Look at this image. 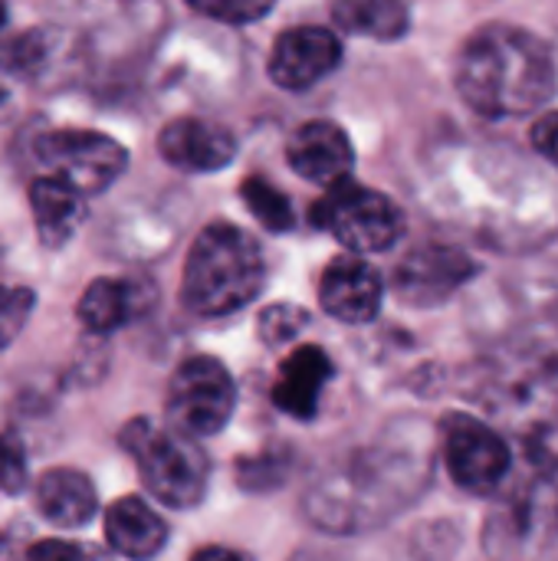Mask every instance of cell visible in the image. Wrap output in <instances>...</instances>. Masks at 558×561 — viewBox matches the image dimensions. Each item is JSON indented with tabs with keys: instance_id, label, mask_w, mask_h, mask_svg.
Returning <instances> with one entry per match:
<instances>
[{
	"instance_id": "obj_1",
	"label": "cell",
	"mask_w": 558,
	"mask_h": 561,
	"mask_svg": "<svg viewBox=\"0 0 558 561\" xmlns=\"http://www.w3.org/2000/svg\"><path fill=\"white\" fill-rule=\"evenodd\" d=\"M454 82L470 112L490 122H510L536 115L556 99L558 66L553 49L533 30L487 23L464 39Z\"/></svg>"
},
{
	"instance_id": "obj_2",
	"label": "cell",
	"mask_w": 558,
	"mask_h": 561,
	"mask_svg": "<svg viewBox=\"0 0 558 561\" xmlns=\"http://www.w3.org/2000/svg\"><path fill=\"white\" fill-rule=\"evenodd\" d=\"M266 286V260L260 243L237 224H207L184 260L181 302L194 316H234Z\"/></svg>"
},
{
	"instance_id": "obj_3",
	"label": "cell",
	"mask_w": 558,
	"mask_h": 561,
	"mask_svg": "<svg viewBox=\"0 0 558 561\" xmlns=\"http://www.w3.org/2000/svg\"><path fill=\"white\" fill-rule=\"evenodd\" d=\"M428 457L418 450H368L349 467V473L342 470V477L332 480L339 486H316L309 503L342 496L316 513V523L326 529L378 526L382 519L401 513V506L428 486Z\"/></svg>"
},
{
	"instance_id": "obj_4",
	"label": "cell",
	"mask_w": 558,
	"mask_h": 561,
	"mask_svg": "<svg viewBox=\"0 0 558 561\" xmlns=\"http://www.w3.org/2000/svg\"><path fill=\"white\" fill-rule=\"evenodd\" d=\"M483 408L523 440H539L558 424V355L516 345L493 355L480 375Z\"/></svg>"
},
{
	"instance_id": "obj_5",
	"label": "cell",
	"mask_w": 558,
	"mask_h": 561,
	"mask_svg": "<svg viewBox=\"0 0 558 561\" xmlns=\"http://www.w3.org/2000/svg\"><path fill=\"white\" fill-rule=\"evenodd\" d=\"M118 444L135 460L145 490L171 506V510H194L201 506L210 480V463L201 444L171 424H158L151 417H135L122 427Z\"/></svg>"
},
{
	"instance_id": "obj_6",
	"label": "cell",
	"mask_w": 558,
	"mask_h": 561,
	"mask_svg": "<svg viewBox=\"0 0 558 561\" xmlns=\"http://www.w3.org/2000/svg\"><path fill=\"white\" fill-rule=\"evenodd\" d=\"M533 450V477L513 483L483 526V549L500 559L539 556L558 542V483L553 470L539 463L533 440H523Z\"/></svg>"
},
{
	"instance_id": "obj_7",
	"label": "cell",
	"mask_w": 558,
	"mask_h": 561,
	"mask_svg": "<svg viewBox=\"0 0 558 561\" xmlns=\"http://www.w3.org/2000/svg\"><path fill=\"white\" fill-rule=\"evenodd\" d=\"M309 217L352 253H385L405 237V210L388 194L365 187L349 174L326 184V194L312 204Z\"/></svg>"
},
{
	"instance_id": "obj_8",
	"label": "cell",
	"mask_w": 558,
	"mask_h": 561,
	"mask_svg": "<svg viewBox=\"0 0 558 561\" xmlns=\"http://www.w3.org/2000/svg\"><path fill=\"white\" fill-rule=\"evenodd\" d=\"M441 450L451 480L470 496H493L513 477V447L487 421L451 411L441 421Z\"/></svg>"
},
{
	"instance_id": "obj_9",
	"label": "cell",
	"mask_w": 558,
	"mask_h": 561,
	"mask_svg": "<svg viewBox=\"0 0 558 561\" xmlns=\"http://www.w3.org/2000/svg\"><path fill=\"white\" fill-rule=\"evenodd\" d=\"M237 408V385L224 362L210 355H194L178 365L168 385V424L194 440L217 437Z\"/></svg>"
},
{
	"instance_id": "obj_10",
	"label": "cell",
	"mask_w": 558,
	"mask_h": 561,
	"mask_svg": "<svg viewBox=\"0 0 558 561\" xmlns=\"http://www.w3.org/2000/svg\"><path fill=\"white\" fill-rule=\"evenodd\" d=\"M36 158L66 178L86 197L115 184L128 168V151L105 131L92 128H56L36 141Z\"/></svg>"
},
{
	"instance_id": "obj_11",
	"label": "cell",
	"mask_w": 558,
	"mask_h": 561,
	"mask_svg": "<svg viewBox=\"0 0 558 561\" xmlns=\"http://www.w3.org/2000/svg\"><path fill=\"white\" fill-rule=\"evenodd\" d=\"M480 273L477 260L451 243H421L408 250L395 270V293L401 302L428 309L447 302L457 289H464Z\"/></svg>"
},
{
	"instance_id": "obj_12",
	"label": "cell",
	"mask_w": 558,
	"mask_h": 561,
	"mask_svg": "<svg viewBox=\"0 0 558 561\" xmlns=\"http://www.w3.org/2000/svg\"><path fill=\"white\" fill-rule=\"evenodd\" d=\"M342 39L326 26H293L270 53V79L286 92H306L342 66Z\"/></svg>"
},
{
	"instance_id": "obj_13",
	"label": "cell",
	"mask_w": 558,
	"mask_h": 561,
	"mask_svg": "<svg viewBox=\"0 0 558 561\" xmlns=\"http://www.w3.org/2000/svg\"><path fill=\"white\" fill-rule=\"evenodd\" d=\"M237 135L210 118L181 115L158 131V154L187 174L224 171L237 158Z\"/></svg>"
},
{
	"instance_id": "obj_14",
	"label": "cell",
	"mask_w": 558,
	"mask_h": 561,
	"mask_svg": "<svg viewBox=\"0 0 558 561\" xmlns=\"http://www.w3.org/2000/svg\"><path fill=\"white\" fill-rule=\"evenodd\" d=\"M319 302L332 319L365 325L382 312L385 279L362 256H335L319 279Z\"/></svg>"
},
{
	"instance_id": "obj_15",
	"label": "cell",
	"mask_w": 558,
	"mask_h": 561,
	"mask_svg": "<svg viewBox=\"0 0 558 561\" xmlns=\"http://www.w3.org/2000/svg\"><path fill=\"white\" fill-rule=\"evenodd\" d=\"M286 161L303 181L326 187V184H332L352 171L355 148H352V138L345 135L342 125H335L329 118H312V122H303L289 135Z\"/></svg>"
},
{
	"instance_id": "obj_16",
	"label": "cell",
	"mask_w": 558,
	"mask_h": 561,
	"mask_svg": "<svg viewBox=\"0 0 558 561\" xmlns=\"http://www.w3.org/2000/svg\"><path fill=\"white\" fill-rule=\"evenodd\" d=\"M332 358L326 355V348L319 345H299L293 348L283 365H280V378L273 385V404L296 417V421H312L319 411V398L326 391V385L332 381Z\"/></svg>"
},
{
	"instance_id": "obj_17",
	"label": "cell",
	"mask_w": 558,
	"mask_h": 561,
	"mask_svg": "<svg viewBox=\"0 0 558 561\" xmlns=\"http://www.w3.org/2000/svg\"><path fill=\"white\" fill-rule=\"evenodd\" d=\"M33 500L39 516L56 529H82L99 513V493L82 470L53 467L33 483Z\"/></svg>"
},
{
	"instance_id": "obj_18",
	"label": "cell",
	"mask_w": 558,
	"mask_h": 561,
	"mask_svg": "<svg viewBox=\"0 0 558 561\" xmlns=\"http://www.w3.org/2000/svg\"><path fill=\"white\" fill-rule=\"evenodd\" d=\"M30 210L36 233L46 250H59L86 220V194L59 174H43L30 181Z\"/></svg>"
},
{
	"instance_id": "obj_19",
	"label": "cell",
	"mask_w": 558,
	"mask_h": 561,
	"mask_svg": "<svg viewBox=\"0 0 558 561\" xmlns=\"http://www.w3.org/2000/svg\"><path fill=\"white\" fill-rule=\"evenodd\" d=\"M105 542L125 559H155L168 546V523L138 496H122L105 510Z\"/></svg>"
},
{
	"instance_id": "obj_20",
	"label": "cell",
	"mask_w": 558,
	"mask_h": 561,
	"mask_svg": "<svg viewBox=\"0 0 558 561\" xmlns=\"http://www.w3.org/2000/svg\"><path fill=\"white\" fill-rule=\"evenodd\" d=\"M141 306H145V299H141L135 279H95L79 296L76 316L89 332L109 335V332L128 325L141 312Z\"/></svg>"
},
{
	"instance_id": "obj_21",
	"label": "cell",
	"mask_w": 558,
	"mask_h": 561,
	"mask_svg": "<svg viewBox=\"0 0 558 561\" xmlns=\"http://www.w3.org/2000/svg\"><path fill=\"white\" fill-rule=\"evenodd\" d=\"M339 30L378 43H395L411 30V10L405 0H329Z\"/></svg>"
},
{
	"instance_id": "obj_22",
	"label": "cell",
	"mask_w": 558,
	"mask_h": 561,
	"mask_svg": "<svg viewBox=\"0 0 558 561\" xmlns=\"http://www.w3.org/2000/svg\"><path fill=\"white\" fill-rule=\"evenodd\" d=\"M240 197L247 204V210L270 230V233H289L296 227V214H293V204L289 197L266 178L260 174H250L243 184H240Z\"/></svg>"
},
{
	"instance_id": "obj_23",
	"label": "cell",
	"mask_w": 558,
	"mask_h": 561,
	"mask_svg": "<svg viewBox=\"0 0 558 561\" xmlns=\"http://www.w3.org/2000/svg\"><path fill=\"white\" fill-rule=\"evenodd\" d=\"M309 325V312L293 302H276L260 312V339L266 345H286Z\"/></svg>"
},
{
	"instance_id": "obj_24",
	"label": "cell",
	"mask_w": 558,
	"mask_h": 561,
	"mask_svg": "<svg viewBox=\"0 0 558 561\" xmlns=\"http://www.w3.org/2000/svg\"><path fill=\"white\" fill-rule=\"evenodd\" d=\"M184 3L191 10H197L201 16H210V20L230 23V26L257 23L276 7V0H184Z\"/></svg>"
},
{
	"instance_id": "obj_25",
	"label": "cell",
	"mask_w": 558,
	"mask_h": 561,
	"mask_svg": "<svg viewBox=\"0 0 558 561\" xmlns=\"http://www.w3.org/2000/svg\"><path fill=\"white\" fill-rule=\"evenodd\" d=\"M30 486L26 447L13 431H0V490L7 496H20Z\"/></svg>"
},
{
	"instance_id": "obj_26",
	"label": "cell",
	"mask_w": 558,
	"mask_h": 561,
	"mask_svg": "<svg viewBox=\"0 0 558 561\" xmlns=\"http://www.w3.org/2000/svg\"><path fill=\"white\" fill-rule=\"evenodd\" d=\"M36 306L33 289L26 286H0V348H7L26 325Z\"/></svg>"
},
{
	"instance_id": "obj_27",
	"label": "cell",
	"mask_w": 558,
	"mask_h": 561,
	"mask_svg": "<svg viewBox=\"0 0 558 561\" xmlns=\"http://www.w3.org/2000/svg\"><path fill=\"white\" fill-rule=\"evenodd\" d=\"M529 141H533V151L543 154V161H549L553 168H558V108L556 112H543L533 122Z\"/></svg>"
},
{
	"instance_id": "obj_28",
	"label": "cell",
	"mask_w": 558,
	"mask_h": 561,
	"mask_svg": "<svg viewBox=\"0 0 558 561\" xmlns=\"http://www.w3.org/2000/svg\"><path fill=\"white\" fill-rule=\"evenodd\" d=\"M30 559H79L82 556V549L79 546H72V542H59V539H46V542H36V546H30V552H26Z\"/></svg>"
},
{
	"instance_id": "obj_29",
	"label": "cell",
	"mask_w": 558,
	"mask_h": 561,
	"mask_svg": "<svg viewBox=\"0 0 558 561\" xmlns=\"http://www.w3.org/2000/svg\"><path fill=\"white\" fill-rule=\"evenodd\" d=\"M194 559H243V552H237V549H220V546H207V549H197Z\"/></svg>"
},
{
	"instance_id": "obj_30",
	"label": "cell",
	"mask_w": 558,
	"mask_h": 561,
	"mask_svg": "<svg viewBox=\"0 0 558 561\" xmlns=\"http://www.w3.org/2000/svg\"><path fill=\"white\" fill-rule=\"evenodd\" d=\"M7 23V0H0V26Z\"/></svg>"
}]
</instances>
